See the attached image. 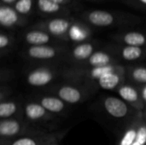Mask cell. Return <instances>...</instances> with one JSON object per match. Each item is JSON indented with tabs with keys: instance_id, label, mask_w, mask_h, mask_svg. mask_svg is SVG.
Returning <instances> with one entry per match:
<instances>
[{
	"instance_id": "5b68a950",
	"label": "cell",
	"mask_w": 146,
	"mask_h": 145,
	"mask_svg": "<svg viewBox=\"0 0 146 145\" xmlns=\"http://www.w3.org/2000/svg\"><path fill=\"white\" fill-rule=\"evenodd\" d=\"M58 75L57 70L50 67H39L29 71L26 76L27 83L33 87H43L50 84Z\"/></svg>"
},
{
	"instance_id": "d590c367",
	"label": "cell",
	"mask_w": 146,
	"mask_h": 145,
	"mask_svg": "<svg viewBox=\"0 0 146 145\" xmlns=\"http://www.w3.org/2000/svg\"><path fill=\"white\" fill-rule=\"evenodd\" d=\"M145 53H146V50H145Z\"/></svg>"
},
{
	"instance_id": "4dcf8cb0",
	"label": "cell",
	"mask_w": 146,
	"mask_h": 145,
	"mask_svg": "<svg viewBox=\"0 0 146 145\" xmlns=\"http://www.w3.org/2000/svg\"><path fill=\"white\" fill-rule=\"evenodd\" d=\"M50 1H51V2H54V3H58V4H65V3H67L68 2V0H50Z\"/></svg>"
},
{
	"instance_id": "d6986e66",
	"label": "cell",
	"mask_w": 146,
	"mask_h": 145,
	"mask_svg": "<svg viewBox=\"0 0 146 145\" xmlns=\"http://www.w3.org/2000/svg\"><path fill=\"white\" fill-rule=\"evenodd\" d=\"M142 122V114L136 117L124 132L118 145H133L137 139L139 127Z\"/></svg>"
},
{
	"instance_id": "52a82bcc",
	"label": "cell",
	"mask_w": 146,
	"mask_h": 145,
	"mask_svg": "<svg viewBox=\"0 0 146 145\" xmlns=\"http://www.w3.org/2000/svg\"><path fill=\"white\" fill-rule=\"evenodd\" d=\"M65 52L64 48L51 45L29 46L24 51L27 58L37 61H50L61 56Z\"/></svg>"
},
{
	"instance_id": "8fae6325",
	"label": "cell",
	"mask_w": 146,
	"mask_h": 145,
	"mask_svg": "<svg viewBox=\"0 0 146 145\" xmlns=\"http://www.w3.org/2000/svg\"><path fill=\"white\" fill-rule=\"evenodd\" d=\"M23 111L26 119L31 122L50 121L55 119V115L47 111L36 101L27 103L24 106Z\"/></svg>"
},
{
	"instance_id": "f1b7e54d",
	"label": "cell",
	"mask_w": 146,
	"mask_h": 145,
	"mask_svg": "<svg viewBox=\"0 0 146 145\" xmlns=\"http://www.w3.org/2000/svg\"><path fill=\"white\" fill-rule=\"evenodd\" d=\"M5 71H6V74H4L2 72L0 73V80H1V83L2 84H3L6 81L7 82L9 81L14 77V73H13L12 71H10L9 69H5Z\"/></svg>"
},
{
	"instance_id": "8992f818",
	"label": "cell",
	"mask_w": 146,
	"mask_h": 145,
	"mask_svg": "<svg viewBox=\"0 0 146 145\" xmlns=\"http://www.w3.org/2000/svg\"><path fill=\"white\" fill-rule=\"evenodd\" d=\"M126 68L117 64L115 68L102 75L97 81V86L104 90H116L125 84Z\"/></svg>"
},
{
	"instance_id": "4316f807",
	"label": "cell",
	"mask_w": 146,
	"mask_h": 145,
	"mask_svg": "<svg viewBox=\"0 0 146 145\" xmlns=\"http://www.w3.org/2000/svg\"><path fill=\"white\" fill-rule=\"evenodd\" d=\"M133 145H146V124L142 119V122L139 127L137 139Z\"/></svg>"
},
{
	"instance_id": "6da1fadb",
	"label": "cell",
	"mask_w": 146,
	"mask_h": 145,
	"mask_svg": "<svg viewBox=\"0 0 146 145\" xmlns=\"http://www.w3.org/2000/svg\"><path fill=\"white\" fill-rule=\"evenodd\" d=\"M116 65L117 64H114L102 68H81L74 66L65 69L62 72V74L67 79L89 89L92 86L96 87L97 81L99 78L107 72L115 68Z\"/></svg>"
},
{
	"instance_id": "83f0119b",
	"label": "cell",
	"mask_w": 146,
	"mask_h": 145,
	"mask_svg": "<svg viewBox=\"0 0 146 145\" xmlns=\"http://www.w3.org/2000/svg\"><path fill=\"white\" fill-rule=\"evenodd\" d=\"M10 93H11L10 88H9L7 85L6 86L2 85L1 89H0V102L7 100V97L9 96Z\"/></svg>"
},
{
	"instance_id": "e575fe53",
	"label": "cell",
	"mask_w": 146,
	"mask_h": 145,
	"mask_svg": "<svg viewBox=\"0 0 146 145\" xmlns=\"http://www.w3.org/2000/svg\"><path fill=\"white\" fill-rule=\"evenodd\" d=\"M46 145H58L56 144V142H54V143H50V144H48Z\"/></svg>"
},
{
	"instance_id": "7c38bea8",
	"label": "cell",
	"mask_w": 146,
	"mask_h": 145,
	"mask_svg": "<svg viewBox=\"0 0 146 145\" xmlns=\"http://www.w3.org/2000/svg\"><path fill=\"white\" fill-rule=\"evenodd\" d=\"M117 60L109 52L106 51H95L89 59L82 62L79 66L81 68H102L110 65L117 64Z\"/></svg>"
},
{
	"instance_id": "44dd1931",
	"label": "cell",
	"mask_w": 146,
	"mask_h": 145,
	"mask_svg": "<svg viewBox=\"0 0 146 145\" xmlns=\"http://www.w3.org/2000/svg\"><path fill=\"white\" fill-rule=\"evenodd\" d=\"M126 79L135 85H146V67H127L126 68Z\"/></svg>"
},
{
	"instance_id": "7402d4cb",
	"label": "cell",
	"mask_w": 146,
	"mask_h": 145,
	"mask_svg": "<svg viewBox=\"0 0 146 145\" xmlns=\"http://www.w3.org/2000/svg\"><path fill=\"white\" fill-rule=\"evenodd\" d=\"M89 36L90 31L87 27L80 24L75 23H73L68 33V38L69 40H72L79 44L84 43L89 38Z\"/></svg>"
},
{
	"instance_id": "e0dca14e",
	"label": "cell",
	"mask_w": 146,
	"mask_h": 145,
	"mask_svg": "<svg viewBox=\"0 0 146 145\" xmlns=\"http://www.w3.org/2000/svg\"><path fill=\"white\" fill-rule=\"evenodd\" d=\"M0 24L7 28L21 24V19L15 9L3 4L0 7Z\"/></svg>"
},
{
	"instance_id": "4fadbf2b",
	"label": "cell",
	"mask_w": 146,
	"mask_h": 145,
	"mask_svg": "<svg viewBox=\"0 0 146 145\" xmlns=\"http://www.w3.org/2000/svg\"><path fill=\"white\" fill-rule=\"evenodd\" d=\"M35 101L41 104L47 111L53 115L63 114L67 109V103L59 97L52 96H38L35 97Z\"/></svg>"
},
{
	"instance_id": "d4e9b609",
	"label": "cell",
	"mask_w": 146,
	"mask_h": 145,
	"mask_svg": "<svg viewBox=\"0 0 146 145\" xmlns=\"http://www.w3.org/2000/svg\"><path fill=\"white\" fill-rule=\"evenodd\" d=\"M14 46V38L4 32L0 33V51L1 56L7 55Z\"/></svg>"
},
{
	"instance_id": "1f68e13d",
	"label": "cell",
	"mask_w": 146,
	"mask_h": 145,
	"mask_svg": "<svg viewBox=\"0 0 146 145\" xmlns=\"http://www.w3.org/2000/svg\"><path fill=\"white\" fill-rule=\"evenodd\" d=\"M3 3H5V4H9V3H16L18 0H1Z\"/></svg>"
},
{
	"instance_id": "f546056e",
	"label": "cell",
	"mask_w": 146,
	"mask_h": 145,
	"mask_svg": "<svg viewBox=\"0 0 146 145\" xmlns=\"http://www.w3.org/2000/svg\"><path fill=\"white\" fill-rule=\"evenodd\" d=\"M139 92H140V95H141V97L143 99V102L145 103L146 107V85H140L139 88Z\"/></svg>"
},
{
	"instance_id": "ba28073f",
	"label": "cell",
	"mask_w": 146,
	"mask_h": 145,
	"mask_svg": "<svg viewBox=\"0 0 146 145\" xmlns=\"http://www.w3.org/2000/svg\"><path fill=\"white\" fill-rule=\"evenodd\" d=\"M73 25L72 21L67 19L56 18L37 26L39 30L44 31L51 36L62 40H67L68 31Z\"/></svg>"
},
{
	"instance_id": "9a60e30c",
	"label": "cell",
	"mask_w": 146,
	"mask_h": 145,
	"mask_svg": "<svg viewBox=\"0 0 146 145\" xmlns=\"http://www.w3.org/2000/svg\"><path fill=\"white\" fill-rule=\"evenodd\" d=\"M112 50L116 56L127 62H134L140 60L145 56V50L142 49V47L124 45L114 47Z\"/></svg>"
},
{
	"instance_id": "cb8c5ba5",
	"label": "cell",
	"mask_w": 146,
	"mask_h": 145,
	"mask_svg": "<svg viewBox=\"0 0 146 145\" xmlns=\"http://www.w3.org/2000/svg\"><path fill=\"white\" fill-rule=\"evenodd\" d=\"M37 4H38V9L41 12L46 13V14L58 13L61 10H62V7L61 4L56 3L50 0H38Z\"/></svg>"
},
{
	"instance_id": "30bf717a",
	"label": "cell",
	"mask_w": 146,
	"mask_h": 145,
	"mask_svg": "<svg viewBox=\"0 0 146 145\" xmlns=\"http://www.w3.org/2000/svg\"><path fill=\"white\" fill-rule=\"evenodd\" d=\"M117 92L121 98L139 112H143L145 105L141 97L139 88L131 84H123L117 89Z\"/></svg>"
},
{
	"instance_id": "5bb4252c",
	"label": "cell",
	"mask_w": 146,
	"mask_h": 145,
	"mask_svg": "<svg viewBox=\"0 0 146 145\" xmlns=\"http://www.w3.org/2000/svg\"><path fill=\"white\" fill-rule=\"evenodd\" d=\"M94 45L92 43H80L75 45L69 53V59L74 63L80 65L82 62H86L90 56L95 52Z\"/></svg>"
},
{
	"instance_id": "d6a6232c",
	"label": "cell",
	"mask_w": 146,
	"mask_h": 145,
	"mask_svg": "<svg viewBox=\"0 0 146 145\" xmlns=\"http://www.w3.org/2000/svg\"><path fill=\"white\" fill-rule=\"evenodd\" d=\"M142 119H143L144 122L146 124V107L145 109H144V111L142 112Z\"/></svg>"
},
{
	"instance_id": "3957f363",
	"label": "cell",
	"mask_w": 146,
	"mask_h": 145,
	"mask_svg": "<svg viewBox=\"0 0 146 145\" xmlns=\"http://www.w3.org/2000/svg\"><path fill=\"white\" fill-rule=\"evenodd\" d=\"M88 91L86 87L75 83L59 85L49 90L50 93L68 104H77L85 101L88 97Z\"/></svg>"
},
{
	"instance_id": "277c9868",
	"label": "cell",
	"mask_w": 146,
	"mask_h": 145,
	"mask_svg": "<svg viewBox=\"0 0 146 145\" xmlns=\"http://www.w3.org/2000/svg\"><path fill=\"white\" fill-rule=\"evenodd\" d=\"M41 132L39 131H32L28 129L27 125L18 119H6L0 121V136L2 142L11 141L21 136Z\"/></svg>"
},
{
	"instance_id": "484cf974",
	"label": "cell",
	"mask_w": 146,
	"mask_h": 145,
	"mask_svg": "<svg viewBox=\"0 0 146 145\" xmlns=\"http://www.w3.org/2000/svg\"><path fill=\"white\" fill-rule=\"evenodd\" d=\"M33 0H18L15 3V9L20 15L29 14L33 8Z\"/></svg>"
},
{
	"instance_id": "ac0fdd59",
	"label": "cell",
	"mask_w": 146,
	"mask_h": 145,
	"mask_svg": "<svg viewBox=\"0 0 146 145\" xmlns=\"http://www.w3.org/2000/svg\"><path fill=\"white\" fill-rule=\"evenodd\" d=\"M24 40L30 46L47 45L52 41L51 35L48 32L37 29L31 30L24 35Z\"/></svg>"
},
{
	"instance_id": "603a6c76",
	"label": "cell",
	"mask_w": 146,
	"mask_h": 145,
	"mask_svg": "<svg viewBox=\"0 0 146 145\" xmlns=\"http://www.w3.org/2000/svg\"><path fill=\"white\" fill-rule=\"evenodd\" d=\"M21 106L15 101L5 100L0 102V118L1 120L12 119L20 112Z\"/></svg>"
},
{
	"instance_id": "ffe728a7",
	"label": "cell",
	"mask_w": 146,
	"mask_h": 145,
	"mask_svg": "<svg viewBox=\"0 0 146 145\" xmlns=\"http://www.w3.org/2000/svg\"><path fill=\"white\" fill-rule=\"evenodd\" d=\"M125 45L142 47L146 44V35L139 32H128L116 38Z\"/></svg>"
},
{
	"instance_id": "2e32d148",
	"label": "cell",
	"mask_w": 146,
	"mask_h": 145,
	"mask_svg": "<svg viewBox=\"0 0 146 145\" xmlns=\"http://www.w3.org/2000/svg\"><path fill=\"white\" fill-rule=\"evenodd\" d=\"M86 20L95 26H112L115 21V16L104 10H93L86 15Z\"/></svg>"
},
{
	"instance_id": "9c48e42d",
	"label": "cell",
	"mask_w": 146,
	"mask_h": 145,
	"mask_svg": "<svg viewBox=\"0 0 146 145\" xmlns=\"http://www.w3.org/2000/svg\"><path fill=\"white\" fill-rule=\"evenodd\" d=\"M58 136L56 134H49L38 132L19 137L11 141L1 142V145H46L50 143L57 142Z\"/></svg>"
},
{
	"instance_id": "836d02e7",
	"label": "cell",
	"mask_w": 146,
	"mask_h": 145,
	"mask_svg": "<svg viewBox=\"0 0 146 145\" xmlns=\"http://www.w3.org/2000/svg\"><path fill=\"white\" fill-rule=\"evenodd\" d=\"M141 3H143V4H145L146 5V0H139Z\"/></svg>"
},
{
	"instance_id": "7a4b0ae2",
	"label": "cell",
	"mask_w": 146,
	"mask_h": 145,
	"mask_svg": "<svg viewBox=\"0 0 146 145\" xmlns=\"http://www.w3.org/2000/svg\"><path fill=\"white\" fill-rule=\"evenodd\" d=\"M102 106L104 111L109 116L116 120L130 119L133 121L142 114V112L136 110L121 98L112 96L104 97L102 101Z\"/></svg>"
}]
</instances>
